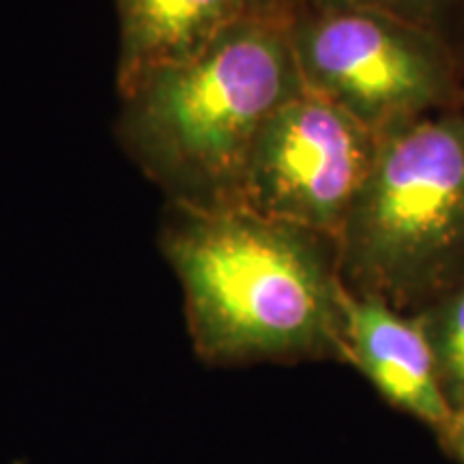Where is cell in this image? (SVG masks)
<instances>
[{
	"instance_id": "9c48e42d",
	"label": "cell",
	"mask_w": 464,
	"mask_h": 464,
	"mask_svg": "<svg viewBox=\"0 0 464 464\" xmlns=\"http://www.w3.org/2000/svg\"><path fill=\"white\" fill-rule=\"evenodd\" d=\"M301 3L379 9L445 34L456 45V28L460 24L464 26V0H301Z\"/></svg>"
},
{
	"instance_id": "8992f818",
	"label": "cell",
	"mask_w": 464,
	"mask_h": 464,
	"mask_svg": "<svg viewBox=\"0 0 464 464\" xmlns=\"http://www.w3.org/2000/svg\"><path fill=\"white\" fill-rule=\"evenodd\" d=\"M344 362L363 376L392 409L434 434L454 411L439 379L437 359L417 314L396 310L374 295H344Z\"/></svg>"
},
{
	"instance_id": "30bf717a",
	"label": "cell",
	"mask_w": 464,
	"mask_h": 464,
	"mask_svg": "<svg viewBox=\"0 0 464 464\" xmlns=\"http://www.w3.org/2000/svg\"><path fill=\"white\" fill-rule=\"evenodd\" d=\"M437 439L458 464H464V413H454L448 426L437 434Z\"/></svg>"
},
{
	"instance_id": "6da1fadb",
	"label": "cell",
	"mask_w": 464,
	"mask_h": 464,
	"mask_svg": "<svg viewBox=\"0 0 464 464\" xmlns=\"http://www.w3.org/2000/svg\"><path fill=\"white\" fill-rule=\"evenodd\" d=\"M160 247L202 363L344 362L346 286L334 237L241 207L168 205Z\"/></svg>"
},
{
	"instance_id": "3957f363",
	"label": "cell",
	"mask_w": 464,
	"mask_h": 464,
	"mask_svg": "<svg viewBox=\"0 0 464 464\" xmlns=\"http://www.w3.org/2000/svg\"><path fill=\"white\" fill-rule=\"evenodd\" d=\"M335 247L351 293L409 314L464 280V106L381 138Z\"/></svg>"
},
{
	"instance_id": "ba28073f",
	"label": "cell",
	"mask_w": 464,
	"mask_h": 464,
	"mask_svg": "<svg viewBox=\"0 0 464 464\" xmlns=\"http://www.w3.org/2000/svg\"><path fill=\"white\" fill-rule=\"evenodd\" d=\"M415 314L430 340L445 398L454 413H464V280Z\"/></svg>"
},
{
	"instance_id": "8fae6325",
	"label": "cell",
	"mask_w": 464,
	"mask_h": 464,
	"mask_svg": "<svg viewBox=\"0 0 464 464\" xmlns=\"http://www.w3.org/2000/svg\"><path fill=\"white\" fill-rule=\"evenodd\" d=\"M460 54H462V63H464V34H462V44H460Z\"/></svg>"
},
{
	"instance_id": "277c9868",
	"label": "cell",
	"mask_w": 464,
	"mask_h": 464,
	"mask_svg": "<svg viewBox=\"0 0 464 464\" xmlns=\"http://www.w3.org/2000/svg\"><path fill=\"white\" fill-rule=\"evenodd\" d=\"M284 22L304 89L376 138L464 106L462 54L445 34L379 9L301 0Z\"/></svg>"
},
{
	"instance_id": "52a82bcc",
	"label": "cell",
	"mask_w": 464,
	"mask_h": 464,
	"mask_svg": "<svg viewBox=\"0 0 464 464\" xmlns=\"http://www.w3.org/2000/svg\"><path fill=\"white\" fill-rule=\"evenodd\" d=\"M293 0H114L119 17L116 89L179 61L252 17L282 14Z\"/></svg>"
},
{
	"instance_id": "5b68a950",
	"label": "cell",
	"mask_w": 464,
	"mask_h": 464,
	"mask_svg": "<svg viewBox=\"0 0 464 464\" xmlns=\"http://www.w3.org/2000/svg\"><path fill=\"white\" fill-rule=\"evenodd\" d=\"M379 140L334 103L304 91L266 121L249 153L239 207L338 237Z\"/></svg>"
},
{
	"instance_id": "7a4b0ae2",
	"label": "cell",
	"mask_w": 464,
	"mask_h": 464,
	"mask_svg": "<svg viewBox=\"0 0 464 464\" xmlns=\"http://www.w3.org/2000/svg\"><path fill=\"white\" fill-rule=\"evenodd\" d=\"M282 14L226 28L194 54L119 91L116 136L168 205L237 208L266 121L304 92Z\"/></svg>"
}]
</instances>
